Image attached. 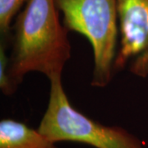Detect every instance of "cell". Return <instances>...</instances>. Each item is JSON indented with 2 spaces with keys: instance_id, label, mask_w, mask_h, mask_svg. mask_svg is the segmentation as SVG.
<instances>
[{
  "instance_id": "1",
  "label": "cell",
  "mask_w": 148,
  "mask_h": 148,
  "mask_svg": "<svg viewBox=\"0 0 148 148\" xmlns=\"http://www.w3.org/2000/svg\"><path fill=\"white\" fill-rule=\"evenodd\" d=\"M12 29L9 59L4 48L0 50V88L4 95H12L29 73H42L49 80L62 77L72 47L54 0H27Z\"/></svg>"
},
{
  "instance_id": "2",
  "label": "cell",
  "mask_w": 148,
  "mask_h": 148,
  "mask_svg": "<svg viewBox=\"0 0 148 148\" xmlns=\"http://www.w3.org/2000/svg\"><path fill=\"white\" fill-rule=\"evenodd\" d=\"M69 32L87 39L93 50L94 69L90 85L106 87L114 75L118 51L117 0H54Z\"/></svg>"
},
{
  "instance_id": "3",
  "label": "cell",
  "mask_w": 148,
  "mask_h": 148,
  "mask_svg": "<svg viewBox=\"0 0 148 148\" xmlns=\"http://www.w3.org/2000/svg\"><path fill=\"white\" fill-rule=\"evenodd\" d=\"M49 81V102L37 129L49 140L95 148H146L138 137L125 128L104 125L74 108L66 95L62 77Z\"/></svg>"
},
{
  "instance_id": "4",
  "label": "cell",
  "mask_w": 148,
  "mask_h": 148,
  "mask_svg": "<svg viewBox=\"0 0 148 148\" xmlns=\"http://www.w3.org/2000/svg\"><path fill=\"white\" fill-rule=\"evenodd\" d=\"M119 46L114 73L124 69L148 77V0H117Z\"/></svg>"
},
{
  "instance_id": "5",
  "label": "cell",
  "mask_w": 148,
  "mask_h": 148,
  "mask_svg": "<svg viewBox=\"0 0 148 148\" xmlns=\"http://www.w3.org/2000/svg\"><path fill=\"white\" fill-rule=\"evenodd\" d=\"M0 148H58L38 129L12 119L0 121Z\"/></svg>"
},
{
  "instance_id": "6",
  "label": "cell",
  "mask_w": 148,
  "mask_h": 148,
  "mask_svg": "<svg viewBox=\"0 0 148 148\" xmlns=\"http://www.w3.org/2000/svg\"><path fill=\"white\" fill-rule=\"evenodd\" d=\"M27 0H0V32L7 36L11 31L13 18Z\"/></svg>"
}]
</instances>
